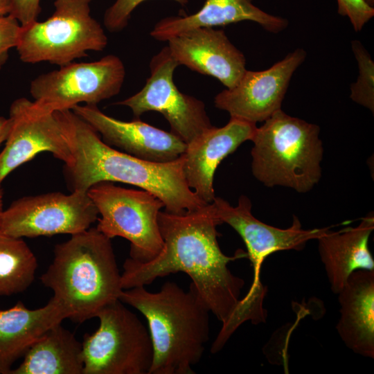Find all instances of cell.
I'll return each instance as SVG.
<instances>
[{
  "label": "cell",
  "instance_id": "obj_1",
  "mask_svg": "<svg viewBox=\"0 0 374 374\" xmlns=\"http://www.w3.org/2000/svg\"><path fill=\"white\" fill-rule=\"evenodd\" d=\"M158 223L163 240L161 251L148 262L126 259L122 288L145 286L174 273L188 274L197 294L222 323L211 348L217 353L240 326V296L244 280L233 274L228 264L247 258V253L239 249L228 256L222 251L217 226L222 223L212 203L181 214L160 211Z\"/></svg>",
  "mask_w": 374,
  "mask_h": 374
},
{
  "label": "cell",
  "instance_id": "obj_2",
  "mask_svg": "<svg viewBox=\"0 0 374 374\" xmlns=\"http://www.w3.org/2000/svg\"><path fill=\"white\" fill-rule=\"evenodd\" d=\"M68 137L73 162L64 175L71 192H87L94 184L121 182L148 191L161 199L166 211L181 214L207 204L188 186L183 154L175 160L155 162L118 151L71 109L55 112Z\"/></svg>",
  "mask_w": 374,
  "mask_h": 374
},
{
  "label": "cell",
  "instance_id": "obj_3",
  "mask_svg": "<svg viewBox=\"0 0 374 374\" xmlns=\"http://www.w3.org/2000/svg\"><path fill=\"white\" fill-rule=\"evenodd\" d=\"M119 300L139 310L149 328L153 359L149 374H193L210 335V310L190 283L175 282L157 292L145 286L123 290Z\"/></svg>",
  "mask_w": 374,
  "mask_h": 374
},
{
  "label": "cell",
  "instance_id": "obj_4",
  "mask_svg": "<svg viewBox=\"0 0 374 374\" xmlns=\"http://www.w3.org/2000/svg\"><path fill=\"white\" fill-rule=\"evenodd\" d=\"M121 276L111 239L93 227L56 244L53 260L39 279L69 319L81 323L119 299Z\"/></svg>",
  "mask_w": 374,
  "mask_h": 374
},
{
  "label": "cell",
  "instance_id": "obj_5",
  "mask_svg": "<svg viewBox=\"0 0 374 374\" xmlns=\"http://www.w3.org/2000/svg\"><path fill=\"white\" fill-rule=\"evenodd\" d=\"M264 122L251 139L254 177L267 187L309 192L321 177L323 148L319 127L282 109Z\"/></svg>",
  "mask_w": 374,
  "mask_h": 374
},
{
  "label": "cell",
  "instance_id": "obj_6",
  "mask_svg": "<svg viewBox=\"0 0 374 374\" xmlns=\"http://www.w3.org/2000/svg\"><path fill=\"white\" fill-rule=\"evenodd\" d=\"M92 0H55L53 15L21 26L16 49L28 64L47 62L59 66L101 51L108 42L100 24L91 15Z\"/></svg>",
  "mask_w": 374,
  "mask_h": 374
},
{
  "label": "cell",
  "instance_id": "obj_7",
  "mask_svg": "<svg viewBox=\"0 0 374 374\" xmlns=\"http://www.w3.org/2000/svg\"><path fill=\"white\" fill-rule=\"evenodd\" d=\"M98 328L82 341L83 374H149L153 348L149 331L119 299L96 315Z\"/></svg>",
  "mask_w": 374,
  "mask_h": 374
},
{
  "label": "cell",
  "instance_id": "obj_8",
  "mask_svg": "<svg viewBox=\"0 0 374 374\" xmlns=\"http://www.w3.org/2000/svg\"><path fill=\"white\" fill-rule=\"evenodd\" d=\"M98 214L96 229L107 238L122 237L130 242V256L148 262L161 251L158 215L163 202L145 190H134L103 181L87 191Z\"/></svg>",
  "mask_w": 374,
  "mask_h": 374
},
{
  "label": "cell",
  "instance_id": "obj_9",
  "mask_svg": "<svg viewBox=\"0 0 374 374\" xmlns=\"http://www.w3.org/2000/svg\"><path fill=\"white\" fill-rule=\"evenodd\" d=\"M212 204L222 223L231 226L242 238L247 249L253 271V281L247 294L242 299L243 305L253 312L264 310L263 299L267 289L260 280L261 267L271 254L284 250L301 251L311 240H317L332 226L303 229L296 215L292 225L280 229L267 224L251 213V202L249 197L241 195L236 206H231L221 197H215Z\"/></svg>",
  "mask_w": 374,
  "mask_h": 374
},
{
  "label": "cell",
  "instance_id": "obj_10",
  "mask_svg": "<svg viewBox=\"0 0 374 374\" xmlns=\"http://www.w3.org/2000/svg\"><path fill=\"white\" fill-rule=\"evenodd\" d=\"M125 77L122 60L107 55L89 62H71L39 75L30 84L38 108L55 112L86 103L97 105L121 91Z\"/></svg>",
  "mask_w": 374,
  "mask_h": 374
},
{
  "label": "cell",
  "instance_id": "obj_11",
  "mask_svg": "<svg viewBox=\"0 0 374 374\" xmlns=\"http://www.w3.org/2000/svg\"><path fill=\"white\" fill-rule=\"evenodd\" d=\"M98 211L87 192H51L16 199L0 215V231L15 238L73 235L90 228Z\"/></svg>",
  "mask_w": 374,
  "mask_h": 374
},
{
  "label": "cell",
  "instance_id": "obj_12",
  "mask_svg": "<svg viewBox=\"0 0 374 374\" xmlns=\"http://www.w3.org/2000/svg\"><path fill=\"white\" fill-rule=\"evenodd\" d=\"M178 66L168 46H164L150 61L145 86L116 104L128 107L136 118L150 111L159 112L168 121L170 132L188 144L213 125L204 102L183 93L175 84L173 73Z\"/></svg>",
  "mask_w": 374,
  "mask_h": 374
},
{
  "label": "cell",
  "instance_id": "obj_13",
  "mask_svg": "<svg viewBox=\"0 0 374 374\" xmlns=\"http://www.w3.org/2000/svg\"><path fill=\"white\" fill-rule=\"evenodd\" d=\"M11 125L0 152V186L17 168L42 152H49L65 166L73 162L71 145L56 112H48L21 97L9 109Z\"/></svg>",
  "mask_w": 374,
  "mask_h": 374
},
{
  "label": "cell",
  "instance_id": "obj_14",
  "mask_svg": "<svg viewBox=\"0 0 374 374\" xmlns=\"http://www.w3.org/2000/svg\"><path fill=\"white\" fill-rule=\"evenodd\" d=\"M305 56V51L298 48L267 69L246 70L233 87L215 96V107L231 118L256 124L266 121L281 109L291 78Z\"/></svg>",
  "mask_w": 374,
  "mask_h": 374
},
{
  "label": "cell",
  "instance_id": "obj_15",
  "mask_svg": "<svg viewBox=\"0 0 374 374\" xmlns=\"http://www.w3.org/2000/svg\"><path fill=\"white\" fill-rule=\"evenodd\" d=\"M87 122L109 146H115L134 157L155 162L177 159L186 143L172 132L139 120L123 121L102 112L97 105H78L71 109Z\"/></svg>",
  "mask_w": 374,
  "mask_h": 374
},
{
  "label": "cell",
  "instance_id": "obj_16",
  "mask_svg": "<svg viewBox=\"0 0 374 374\" xmlns=\"http://www.w3.org/2000/svg\"><path fill=\"white\" fill-rule=\"evenodd\" d=\"M167 42L170 53L179 65L215 78L227 89L233 87L247 70L244 55L223 30L197 28Z\"/></svg>",
  "mask_w": 374,
  "mask_h": 374
},
{
  "label": "cell",
  "instance_id": "obj_17",
  "mask_svg": "<svg viewBox=\"0 0 374 374\" xmlns=\"http://www.w3.org/2000/svg\"><path fill=\"white\" fill-rule=\"evenodd\" d=\"M256 123L231 118L222 127L213 126L186 144L184 173L190 189L206 204L215 196L213 178L221 161L244 142L251 141Z\"/></svg>",
  "mask_w": 374,
  "mask_h": 374
},
{
  "label": "cell",
  "instance_id": "obj_18",
  "mask_svg": "<svg viewBox=\"0 0 374 374\" xmlns=\"http://www.w3.org/2000/svg\"><path fill=\"white\" fill-rule=\"evenodd\" d=\"M338 294L340 318L336 326L344 344L354 353L374 357V270L359 269Z\"/></svg>",
  "mask_w": 374,
  "mask_h": 374
},
{
  "label": "cell",
  "instance_id": "obj_19",
  "mask_svg": "<svg viewBox=\"0 0 374 374\" xmlns=\"http://www.w3.org/2000/svg\"><path fill=\"white\" fill-rule=\"evenodd\" d=\"M69 316L53 296L37 309H28L18 301L10 308L0 310V374H9L14 363L37 339Z\"/></svg>",
  "mask_w": 374,
  "mask_h": 374
},
{
  "label": "cell",
  "instance_id": "obj_20",
  "mask_svg": "<svg viewBox=\"0 0 374 374\" xmlns=\"http://www.w3.org/2000/svg\"><path fill=\"white\" fill-rule=\"evenodd\" d=\"M373 229L374 216L371 213L355 227L337 231L330 229L317 239L319 256L334 294L340 292L353 271L374 270V259L368 249Z\"/></svg>",
  "mask_w": 374,
  "mask_h": 374
},
{
  "label": "cell",
  "instance_id": "obj_21",
  "mask_svg": "<svg viewBox=\"0 0 374 374\" xmlns=\"http://www.w3.org/2000/svg\"><path fill=\"white\" fill-rule=\"evenodd\" d=\"M242 21L258 23L271 33H278L288 25L286 19L263 11L252 0H206L195 13L161 19L154 26L150 35L157 40L167 42L189 30L223 26Z\"/></svg>",
  "mask_w": 374,
  "mask_h": 374
},
{
  "label": "cell",
  "instance_id": "obj_22",
  "mask_svg": "<svg viewBox=\"0 0 374 374\" xmlns=\"http://www.w3.org/2000/svg\"><path fill=\"white\" fill-rule=\"evenodd\" d=\"M82 344L57 324L37 339L9 374H83Z\"/></svg>",
  "mask_w": 374,
  "mask_h": 374
},
{
  "label": "cell",
  "instance_id": "obj_23",
  "mask_svg": "<svg viewBox=\"0 0 374 374\" xmlns=\"http://www.w3.org/2000/svg\"><path fill=\"white\" fill-rule=\"evenodd\" d=\"M37 260L21 238L0 231V296L20 294L33 283Z\"/></svg>",
  "mask_w": 374,
  "mask_h": 374
},
{
  "label": "cell",
  "instance_id": "obj_24",
  "mask_svg": "<svg viewBox=\"0 0 374 374\" xmlns=\"http://www.w3.org/2000/svg\"><path fill=\"white\" fill-rule=\"evenodd\" d=\"M352 49L358 63L359 76L351 84L350 98L355 103L374 112V62L362 44L353 40Z\"/></svg>",
  "mask_w": 374,
  "mask_h": 374
},
{
  "label": "cell",
  "instance_id": "obj_25",
  "mask_svg": "<svg viewBox=\"0 0 374 374\" xmlns=\"http://www.w3.org/2000/svg\"><path fill=\"white\" fill-rule=\"evenodd\" d=\"M145 0H116L105 12L103 23L105 27L112 33L123 30L128 24L132 12ZM181 6L188 3V0H172Z\"/></svg>",
  "mask_w": 374,
  "mask_h": 374
},
{
  "label": "cell",
  "instance_id": "obj_26",
  "mask_svg": "<svg viewBox=\"0 0 374 374\" xmlns=\"http://www.w3.org/2000/svg\"><path fill=\"white\" fill-rule=\"evenodd\" d=\"M337 2L338 13L348 17L357 32L374 16V8L363 0H337Z\"/></svg>",
  "mask_w": 374,
  "mask_h": 374
},
{
  "label": "cell",
  "instance_id": "obj_27",
  "mask_svg": "<svg viewBox=\"0 0 374 374\" xmlns=\"http://www.w3.org/2000/svg\"><path fill=\"white\" fill-rule=\"evenodd\" d=\"M21 25L12 15L0 17V71L9 57V51L16 48Z\"/></svg>",
  "mask_w": 374,
  "mask_h": 374
},
{
  "label": "cell",
  "instance_id": "obj_28",
  "mask_svg": "<svg viewBox=\"0 0 374 374\" xmlns=\"http://www.w3.org/2000/svg\"><path fill=\"white\" fill-rule=\"evenodd\" d=\"M41 0H12L10 15L14 17L21 26L37 20L40 12Z\"/></svg>",
  "mask_w": 374,
  "mask_h": 374
},
{
  "label": "cell",
  "instance_id": "obj_29",
  "mask_svg": "<svg viewBox=\"0 0 374 374\" xmlns=\"http://www.w3.org/2000/svg\"><path fill=\"white\" fill-rule=\"evenodd\" d=\"M10 120L9 118L0 116V145L5 142L10 129Z\"/></svg>",
  "mask_w": 374,
  "mask_h": 374
},
{
  "label": "cell",
  "instance_id": "obj_30",
  "mask_svg": "<svg viewBox=\"0 0 374 374\" xmlns=\"http://www.w3.org/2000/svg\"><path fill=\"white\" fill-rule=\"evenodd\" d=\"M12 10V0H0V17L10 15Z\"/></svg>",
  "mask_w": 374,
  "mask_h": 374
},
{
  "label": "cell",
  "instance_id": "obj_31",
  "mask_svg": "<svg viewBox=\"0 0 374 374\" xmlns=\"http://www.w3.org/2000/svg\"><path fill=\"white\" fill-rule=\"evenodd\" d=\"M3 190L1 189V186H0V215L3 209Z\"/></svg>",
  "mask_w": 374,
  "mask_h": 374
},
{
  "label": "cell",
  "instance_id": "obj_32",
  "mask_svg": "<svg viewBox=\"0 0 374 374\" xmlns=\"http://www.w3.org/2000/svg\"><path fill=\"white\" fill-rule=\"evenodd\" d=\"M367 5L373 8L374 0H363Z\"/></svg>",
  "mask_w": 374,
  "mask_h": 374
}]
</instances>
